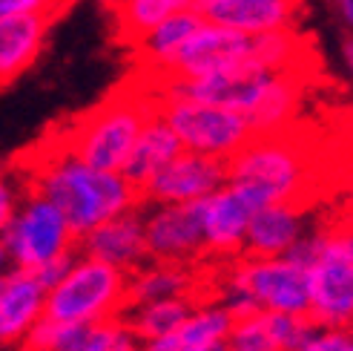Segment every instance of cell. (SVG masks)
<instances>
[{"mask_svg":"<svg viewBox=\"0 0 353 351\" xmlns=\"http://www.w3.org/2000/svg\"><path fill=\"white\" fill-rule=\"evenodd\" d=\"M29 187L41 190L66 216L81 239L92 227L141 205V190L121 170H101L81 162L66 147L46 150L32 170Z\"/></svg>","mask_w":353,"mask_h":351,"instance_id":"1","label":"cell"},{"mask_svg":"<svg viewBox=\"0 0 353 351\" xmlns=\"http://www.w3.org/2000/svg\"><path fill=\"white\" fill-rule=\"evenodd\" d=\"M155 110V98L144 95H115L101 107L81 115L69 133L61 138V147L75 153L81 162L101 170H121L144 127V121Z\"/></svg>","mask_w":353,"mask_h":351,"instance_id":"2","label":"cell"},{"mask_svg":"<svg viewBox=\"0 0 353 351\" xmlns=\"http://www.w3.org/2000/svg\"><path fill=\"white\" fill-rule=\"evenodd\" d=\"M130 274L110 262L78 254L72 268L46 294L43 314L58 323H95L127 311Z\"/></svg>","mask_w":353,"mask_h":351,"instance_id":"3","label":"cell"},{"mask_svg":"<svg viewBox=\"0 0 353 351\" xmlns=\"http://www.w3.org/2000/svg\"><path fill=\"white\" fill-rule=\"evenodd\" d=\"M155 98V107L179 135L184 150L230 159L250 138H256L250 121L241 113L221 104L192 101V98Z\"/></svg>","mask_w":353,"mask_h":351,"instance_id":"4","label":"cell"},{"mask_svg":"<svg viewBox=\"0 0 353 351\" xmlns=\"http://www.w3.org/2000/svg\"><path fill=\"white\" fill-rule=\"evenodd\" d=\"M0 239H3L14 268H38L55 256L78 251V236L69 227L66 216L55 202H49L34 187L21 196V205L9 225L0 231Z\"/></svg>","mask_w":353,"mask_h":351,"instance_id":"5","label":"cell"},{"mask_svg":"<svg viewBox=\"0 0 353 351\" xmlns=\"http://www.w3.org/2000/svg\"><path fill=\"white\" fill-rule=\"evenodd\" d=\"M224 294H244L264 311L307 314L310 311V274L288 256H241Z\"/></svg>","mask_w":353,"mask_h":351,"instance_id":"6","label":"cell"},{"mask_svg":"<svg viewBox=\"0 0 353 351\" xmlns=\"http://www.w3.org/2000/svg\"><path fill=\"white\" fill-rule=\"evenodd\" d=\"M305 155L290 142L273 135L250 138L236 155L227 159V182H247L261 187L273 202L296 199L305 184Z\"/></svg>","mask_w":353,"mask_h":351,"instance_id":"7","label":"cell"},{"mask_svg":"<svg viewBox=\"0 0 353 351\" xmlns=\"http://www.w3.org/2000/svg\"><path fill=\"white\" fill-rule=\"evenodd\" d=\"M253 44H256V35L250 32L204 21L161 66L150 69V75L152 78H196V75L219 73V69L253 64Z\"/></svg>","mask_w":353,"mask_h":351,"instance_id":"8","label":"cell"},{"mask_svg":"<svg viewBox=\"0 0 353 351\" xmlns=\"http://www.w3.org/2000/svg\"><path fill=\"white\" fill-rule=\"evenodd\" d=\"M273 199L256 184L224 182L216 193L201 199L204 256H239L253 214Z\"/></svg>","mask_w":353,"mask_h":351,"instance_id":"9","label":"cell"},{"mask_svg":"<svg viewBox=\"0 0 353 351\" xmlns=\"http://www.w3.org/2000/svg\"><path fill=\"white\" fill-rule=\"evenodd\" d=\"M310 311L319 328L353 325V259L333 245L327 231H316V259L310 262Z\"/></svg>","mask_w":353,"mask_h":351,"instance_id":"10","label":"cell"},{"mask_svg":"<svg viewBox=\"0 0 353 351\" xmlns=\"http://www.w3.org/2000/svg\"><path fill=\"white\" fill-rule=\"evenodd\" d=\"M147 205V202H141ZM144 210L147 259L192 262L204 256V222L199 202H150Z\"/></svg>","mask_w":353,"mask_h":351,"instance_id":"11","label":"cell"},{"mask_svg":"<svg viewBox=\"0 0 353 351\" xmlns=\"http://www.w3.org/2000/svg\"><path fill=\"white\" fill-rule=\"evenodd\" d=\"M227 182V159L181 150L141 187V202H199Z\"/></svg>","mask_w":353,"mask_h":351,"instance_id":"12","label":"cell"},{"mask_svg":"<svg viewBox=\"0 0 353 351\" xmlns=\"http://www.w3.org/2000/svg\"><path fill=\"white\" fill-rule=\"evenodd\" d=\"M78 254L92 256L121 271H135L147 262V239H144V205L130 207L123 214L101 222L90 234L78 239Z\"/></svg>","mask_w":353,"mask_h":351,"instance_id":"13","label":"cell"},{"mask_svg":"<svg viewBox=\"0 0 353 351\" xmlns=\"http://www.w3.org/2000/svg\"><path fill=\"white\" fill-rule=\"evenodd\" d=\"M46 285L32 268H12L0 279V345L23 343L29 328L43 317Z\"/></svg>","mask_w":353,"mask_h":351,"instance_id":"14","label":"cell"},{"mask_svg":"<svg viewBox=\"0 0 353 351\" xmlns=\"http://www.w3.org/2000/svg\"><path fill=\"white\" fill-rule=\"evenodd\" d=\"M52 15H3L0 17V90L21 78L41 58Z\"/></svg>","mask_w":353,"mask_h":351,"instance_id":"15","label":"cell"},{"mask_svg":"<svg viewBox=\"0 0 353 351\" xmlns=\"http://www.w3.org/2000/svg\"><path fill=\"white\" fill-rule=\"evenodd\" d=\"M192 6L210 23L259 35L273 29H290L296 21L299 0H196Z\"/></svg>","mask_w":353,"mask_h":351,"instance_id":"16","label":"cell"},{"mask_svg":"<svg viewBox=\"0 0 353 351\" xmlns=\"http://www.w3.org/2000/svg\"><path fill=\"white\" fill-rule=\"evenodd\" d=\"M305 234L302 207L288 202H273L259 207L244 234V256H285L296 239Z\"/></svg>","mask_w":353,"mask_h":351,"instance_id":"17","label":"cell"},{"mask_svg":"<svg viewBox=\"0 0 353 351\" xmlns=\"http://www.w3.org/2000/svg\"><path fill=\"white\" fill-rule=\"evenodd\" d=\"M233 323H236V317L224 303L196 305L179 328H172L164 337L144 343V351H192V348L227 343V334L233 331Z\"/></svg>","mask_w":353,"mask_h":351,"instance_id":"18","label":"cell"},{"mask_svg":"<svg viewBox=\"0 0 353 351\" xmlns=\"http://www.w3.org/2000/svg\"><path fill=\"white\" fill-rule=\"evenodd\" d=\"M184 147L179 142V135L172 133V127L167 124V118L158 113V107L152 110V115L144 121V127H141L135 144L127 155V162H123L121 173L127 176V179L141 190L152 176L161 170L172 155H179Z\"/></svg>","mask_w":353,"mask_h":351,"instance_id":"19","label":"cell"},{"mask_svg":"<svg viewBox=\"0 0 353 351\" xmlns=\"http://www.w3.org/2000/svg\"><path fill=\"white\" fill-rule=\"evenodd\" d=\"M201 23H204V17H201V12L196 6L175 9L172 15H167L161 23L152 26L147 35H141V38L130 46L135 64L144 69V73L158 69Z\"/></svg>","mask_w":353,"mask_h":351,"instance_id":"20","label":"cell"},{"mask_svg":"<svg viewBox=\"0 0 353 351\" xmlns=\"http://www.w3.org/2000/svg\"><path fill=\"white\" fill-rule=\"evenodd\" d=\"M190 291H192V274L187 268V262L147 259L144 265L130 271L127 308L152 303V300H167V296H190Z\"/></svg>","mask_w":353,"mask_h":351,"instance_id":"21","label":"cell"},{"mask_svg":"<svg viewBox=\"0 0 353 351\" xmlns=\"http://www.w3.org/2000/svg\"><path fill=\"white\" fill-rule=\"evenodd\" d=\"M299 98H302V84L290 73V69H281L273 78V84L264 90V95L259 98L256 107L247 113V121L256 135H273L279 133V127H285L290 115L299 107Z\"/></svg>","mask_w":353,"mask_h":351,"instance_id":"22","label":"cell"},{"mask_svg":"<svg viewBox=\"0 0 353 351\" xmlns=\"http://www.w3.org/2000/svg\"><path fill=\"white\" fill-rule=\"evenodd\" d=\"M192 308H196V303L190 296H167V300L130 305L123 311V320H127V325L141 343H150L155 337L170 334L172 328H179Z\"/></svg>","mask_w":353,"mask_h":351,"instance_id":"23","label":"cell"},{"mask_svg":"<svg viewBox=\"0 0 353 351\" xmlns=\"http://www.w3.org/2000/svg\"><path fill=\"white\" fill-rule=\"evenodd\" d=\"M107 6L115 21V38L123 46H132L167 15L181 9L179 0H107Z\"/></svg>","mask_w":353,"mask_h":351,"instance_id":"24","label":"cell"},{"mask_svg":"<svg viewBox=\"0 0 353 351\" xmlns=\"http://www.w3.org/2000/svg\"><path fill=\"white\" fill-rule=\"evenodd\" d=\"M264 325L276 340L279 351H299L319 328L307 314H285V311H264Z\"/></svg>","mask_w":353,"mask_h":351,"instance_id":"25","label":"cell"},{"mask_svg":"<svg viewBox=\"0 0 353 351\" xmlns=\"http://www.w3.org/2000/svg\"><path fill=\"white\" fill-rule=\"evenodd\" d=\"M227 351H279L276 340L264 325V311L233 323V331L227 334Z\"/></svg>","mask_w":353,"mask_h":351,"instance_id":"26","label":"cell"},{"mask_svg":"<svg viewBox=\"0 0 353 351\" xmlns=\"http://www.w3.org/2000/svg\"><path fill=\"white\" fill-rule=\"evenodd\" d=\"M72 0H0V17L3 15H52L58 17L69 9Z\"/></svg>","mask_w":353,"mask_h":351,"instance_id":"27","label":"cell"},{"mask_svg":"<svg viewBox=\"0 0 353 351\" xmlns=\"http://www.w3.org/2000/svg\"><path fill=\"white\" fill-rule=\"evenodd\" d=\"M299 351H353V334L350 328H316Z\"/></svg>","mask_w":353,"mask_h":351,"instance_id":"28","label":"cell"},{"mask_svg":"<svg viewBox=\"0 0 353 351\" xmlns=\"http://www.w3.org/2000/svg\"><path fill=\"white\" fill-rule=\"evenodd\" d=\"M75 256H78V251H72V254H63V256H55V259L43 262V265H38V268H32V271H34V276H38L41 283L46 285V291H49L52 285H58L61 279L66 276V271L72 268Z\"/></svg>","mask_w":353,"mask_h":351,"instance_id":"29","label":"cell"},{"mask_svg":"<svg viewBox=\"0 0 353 351\" xmlns=\"http://www.w3.org/2000/svg\"><path fill=\"white\" fill-rule=\"evenodd\" d=\"M17 205H21V190H17V184L6 173H0V231H3L9 219L14 216Z\"/></svg>","mask_w":353,"mask_h":351,"instance_id":"30","label":"cell"},{"mask_svg":"<svg viewBox=\"0 0 353 351\" xmlns=\"http://www.w3.org/2000/svg\"><path fill=\"white\" fill-rule=\"evenodd\" d=\"M12 268H14V262H12L9 251H6V245H3V239H0V279H6Z\"/></svg>","mask_w":353,"mask_h":351,"instance_id":"31","label":"cell"},{"mask_svg":"<svg viewBox=\"0 0 353 351\" xmlns=\"http://www.w3.org/2000/svg\"><path fill=\"white\" fill-rule=\"evenodd\" d=\"M336 6H339V12H342V17L353 26V0H336Z\"/></svg>","mask_w":353,"mask_h":351,"instance_id":"32","label":"cell"},{"mask_svg":"<svg viewBox=\"0 0 353 351\" xmlns=\"http://www.w3.org/2000/svg\"><path fill=\"white\" fill-rule=\"evenodd\" d=\"M342 52H345V61H347L350 73H353V38H345V46H342Z\"/></svg>","mask_w":353,"mask_h":351,"instance_id":"33","label":"cell"},{"mask_svg":"<svg viewBox=\"0 0 353 351\" xmlns=\"http://www.w3.org/2000/svg\"><path fill=\"white\" fill-rule=\"evenodd\" d=\"M110 351H144V343H127V345H118V348H110Z\"/></svg>","mask_w":353,"mask_h":351,"instance_id":"34","label":"cell"},{"mask_svg":"<svg viewBox=\"0 0 353 351\" xmlns=\"http://www.w3.org/2000/svg\"><path fill=\"white\" fill-rule=\"evenodd\" d=\"M179 3H181V6H192V3H196V0H179Z\"/></svg>","mask_w":353,"mask_h":351,"instance_id":"35","label":"cell"},{"mask_svg":"<svg viewBox=\"0 0 353 351\" xmlns=\"http://www.w3.org/2000/svg\"><path fill=\"white\" fill-rule=\"evenodd\" d=\"M350 334H353V325H350Z\"/></svg>","mask_w":353,"mask_h":351,"instance_id":"36","label":"cell"}]
</instances>
